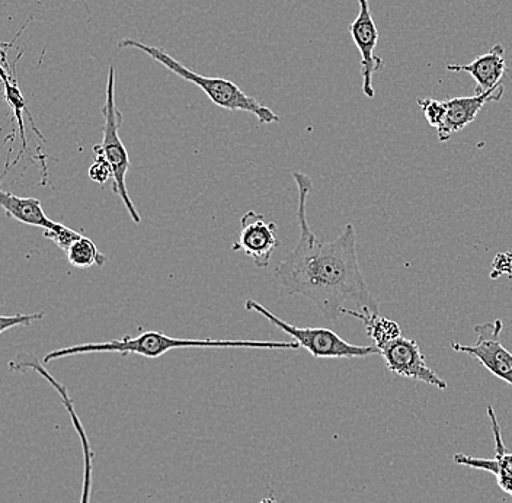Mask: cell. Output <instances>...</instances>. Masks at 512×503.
Instances as JSON below:
<instances>
[{"instance_id":"1","label":"cell","mask_w":512,"mask_h":503,"mask_svg":"<svg viewBox=\"0 0 512 503\" xmlns=\"http://www.w3.org/2000/svg\"><path fill=\"white\" fill-rule=\"evenodd\" d=\"M299 191L297 221L300 236L296 248L274 269L281 290L312 301L322 316L335 322L350 309L364 315L380 313L379 301L371 293L357 253V232L347 224L334 242L320 239L307 220V198L313 182L303 172L293 173Z\"/></svg>"},{"instance_id":"2","label":"cell","mask_w":512,"mask_h":503,"mask_svg":"<svg viewBox=\"0 0 512 503\" xmlns=\"http://www.w3.org/2000/svg\"><path fill=\"white\" fill-rule=\"evenodd\" d=\"M182 348H242V349H296L302 348L296 341H251V339H181L171 338L162 332H143L139 336H124L110 342L96 344H80L54 349L44 357V364L59 358L78 357L83 354H101V352H117L120 355L136 354L140 357L159 358L169 351Z\"/></svg>"},{"instance_id":"3","label":"cell","mask_w":512,"mask_h":503,"mask_svg":"<svg viewBox=\"0 0 512 503\" xmlns=\"http://www.w3.org/2000/svg\"><path fill=\"white\" fill-rule=\"evenodd\" d=\"M118 47L137 48V50L143 51L144 54L152 57L155 62L162 64L169 72L187 80V82L194 83L210 98L214 105L223 108V110L248 112V114L255 115L261 124H272L280 121V117L271 108L259 104L255 98L246 95L232 80L198 75V73L192 72L187 66L175 60L163 48L149 46V44L140 43V41L131 40V38L121 40Z\"/></svg>"},{"instance_id":"4","label":"cell","mask_w":512,"mask_h":503,"mask_svg":"<svg viewBox=\"0 0 512 503\" xmlns=\"http://www.w3.org/2000/svg\"><path fill=\"white\" fill-rule=\"evenodd\" d=\"M104 115V137L102 143L94 146L95 155H102L110 162L112 168V191L123 201L128 216L134 223L139 224L142 217L137 213L133 201L127 191V173L130 169L127 147L120 137V127L123 124V115L117 107L115 98V67L108 70L107 92H105V105L102 108Z\"/></svg>"},{"instance_id":"5","label":"cell","mask_w":512,"mask_h":503,"mask_svg":"<svg viewBox=\"0 0 512 503\" xmlns=\"http://www.w3.org/2000/svg\"><path fill=\"white\" fill-rule=\"evenodd\" d=\"M245 307L248 312H256L264 316L271 325L290 335L297 344L307 349L315 358H366L380 354V349L376 345H352L331 329L299 328L284 322L254 299L246 301Z\"/></svg>"},{"instance_id":"6","label":"cell","mask_w":512,"mask_h":503,"mask_svg":"<svg viewBox=\"0 0 512 503\" xmlns=\"http://www.w3.org/2000/svg\"><path fill=\"white\" fill-rule=\"evenodd\" d=\"M502 328L504 323L501 319L475 326V332L478 333L475 344L463 345L460 342H451V349L476 358L489 373L512 387V354L502 345Z\"/></svg>"},{"instance_id":"7","label":"cell","mask_w":512,"mask_h":503,"mask_svg":"<svg viewBox=\"0 0 512 503\" xmlns=\"http://www.w3.org/2000/svg\"><path fill=\"white\" fill-rule=\"evenodd\" d=\"M9 370L11 371H34V373L40 374L41 377L46 378L48 383L53 386V389L59 393L62 397L64 408L69 413L70 419H72L73 426H75L76 432H78L80 438V444H82L83 451V466H85V473H83V490L82 498L80 503H91V488H92V461H94L95 453L92 451L91 444H89L88 435H86L85 428H83L82 421H80L78 413H76L75 406H73L72 397H70L69 390L64 384L56 380L47 368L44 367V362L38 360L37 355L30 354V352H24V354L16 355L14 361L9 362Z\"/></svg>"},{"instance_id":"8","label":"cell","mask_w":512,"mask_h":503,"mask_svg":"<svg viewBox=\"0 0 512 503\" xmlns=\"http://www.w3.org/2000/svg\"><path fill=\"white\" fill-rule=\"evenodd\" d=\"M380 355L383 357L387 370L396 376L422 381V383L437 387L438 390H446L448 387L447 381L428 367L424 354L414 339L400 336L390 344L383 346L380 349Z\"/></svg>"},{"instance_id":"9","label":"cell","mask_w":512,"mask_h":503,"mask_svg":"<svg viewBox=\"0 0 512 503\" xmlns=\"http://www.w3.org/2000/svg\"><path fill=\"white\" fill-rule=\"evenodd\" d=\"M277 232V224L265 220L264 214L248 211L240 220L238 240L233 243L232 251L245 252L256 268H268L275 249L280 246Z\"/></svg>"},{"instance_id":"10","label":"cell","mask_w":512,"mask_h":503,"mask_svg":"<svg viewBox=\"0 0 512 503\" xmlns=\"http://www.w3.org/2000/svg\"><path fill=\"white\" fill-rule=\"evenodd\" d=\"M358 2H360V14L348 30H350L352 40L361 54V78H363L364 95L367 98H374L376 91L373 88V76L384 67L383 59L374 54L377 43H379V30H377L373 14H371L368 0H358Z\"/></svg>"},{"instance_id":"11","label":"cell","mask_w":512,"mask_h":503,"mask_svg":"<svg viewBox=\"0 0 512 503\" xmlns=\"http://www.w3.org/2000/svg\"><path fill=\"white\" fill-rule=\"evenodd\" d=\"M502 95H504V85L501 83L498 88L485 92V94L447 99L446 118H444L443 124L437 128L438 140L440 142L450 140L454 133H459L464 127L472 124L488 102L501 101Z\"/></svg>"},{"instance_id":"12","label":"cell","mask_w":512,"mask_h":503,"mask_svg":"<svg viewBox=\"0 0 512 503\" xmlns=\"http://www.w3.org/2000/svg\"><path fill=\"white\" fill-rule=\"evenodd\" d=\"M489 421H491L492 431L495 437V457L476 458L469 457L466 454H456L454 461L460 466L472 467V469L485 470V472L494 473L498 480L499 488L512 496V454L505 450L504 441H502V432L499 428L498 419H496L495 409L488 406Z\"/></svg>"},{"instance_id":"13","label":"cell","mask_w":512,"mask_h":503,"mask_svg":"<svg viewBox=\"0 0 512 503\" xmlns=\"http://www.w3.org/2000/svg\"><path fill=\"white\" fill-rule=\"evenodd\" d=\"M505 48L496 44L488 53L479 56L469 64H448V72L469 73L476 82L475 94H485L501 85V80L507 72Z\"/></svg>"},{"instance_id":"14","label":"cell","mask_w":512,"mask_h":503,"mask_svg":"<svg viewBox=\"0 0 512 503\" xmlns=\"http://www.w3.org/2000/svg\"><path fill=\"white\" fill-rule=\"evenodd\" d=\"M9 47V44H3L2 50V80L3 86H5V99L8 102L9 107H11L12 112H14V118L16 121V126H18L19 134H21L22 140V150L18 155V159H16V163L22 159V153H28V143L27 136H25V123H24V114H27L28 120H30L32 130L37 133V136L40 137L43 142H46L41 131L38 130L37 124H35L34 118H32V114L27 107V101H25V96L22 94L21 89H19L18 79H16V64H18L19 59H21L22 51H19L18 57H16L15 63L9 67L8 57H6V48ZM14 165V166H15Z\"/></svg>"},{"instance_id":"15","label":"cell","mask_w":512,"mask_h":503,"mask_svg":"<svg viewBox=\"0 0 512 503\" xmlns=\"http://www.w3.org/2000/svg\"><path fill=\"white\" fill-rule=\"evenodd\" d=\"M0 205L5 210L6 216L12 217L19 223L27 224V226L41 227L44 232L56 229L59 226L57 221L48 219L41 201L37 198L18 197V195L2 189L0 191Z\"/></svg>"},{"instance_id":"16","label":"cell","mask_w":512,"mask_h":503,"mask_svg":"<svg viewBox=\"0 0 512 503\" xmlns=\"http://www.w3.org/2000/svg\"><path fill=\"white\" fill-rule=\"evenodd\" d=\"M344 315L357 317V319L363 320L367 335L373 339L374 344H376L379 349H382L383 346L390 344V342H393L395 339L402 336L400 335V333H402V329H400L398 323L387 319V317L380 315V313L364 315V313L347 309L345 310Z\"/></svg>"},{"instance_id":"17","label":"cell","mask_w":512,"mask_h":503,"mask_svg":"<svg viewBox=\"0 0 512 503\" xmlns=\"http://www.w3.org/2000/svg\"><path fill=\"white\" fill-rule=\"evenodd\" d=\"M67 261L76 269H88L92 267H104L107 264V256L99 252L94 240L82 236L76 240L69 251L66 252Z\"/></svg>"},{"instance_id":"18","label":"cell","mask_w":512,"mask_h":503,"mask_svg":"<svg viewBox=\"0 0 512 503\" xmlns=\"http://www.w3.org/2000/svg\"><path fill=\"white\" fill-rule=\"evenodd\" d=\"M418 105L424 112L425 118H427L428 124L431 127L438 128L443 124L444 118H446V101H437V99L430 98H419Z\"/></svg>"},{"instance_id":"19","label":"cell","mask_w":512,"mask_h":503,"mask_svg":"<svg viewBox=\"0 0 512 503\" xmlns=\"http://www.w3.org/2000/svg\"><path fill=\"white\" fill-rule=\"evenodd\" d=\"M82 236L83 235H80V233L75 232V230L70 229V227L64 226L62 223H59L56 229L46 230V232H44V237H47L48 240H51L54 245L59 246L64 252L69 251L70 246Z\"/></svg>"},{"instance_id":"20","label":"cell","mask_w":512,"mask_h":503,"mask_svg":"<svg viewBox=\"0 0 512 503\" xmlns=\"http://www.w3.org/2000/svg\"><path fill=\"white\" fill-rule=\"evenodd\" d=\"M46 313H34V315H27V313H19L14 316L0 317V332L5 333L8 329L16 328V326H30L34 322L43 319Z\"/></svg>"},{"instance_id":"21","label":"cell","mask_w":512,"mask_h":503,"mask_svg":"<svg viewBox=\"0 0 512 503\" xmlns=\"http://www.w3.org/2000/svg\"><path fill=\"white\" fill-rule=\"evenodd\" d=\"M89 178L99 185H105L112 178L110 162L102 155H95V162L89 168Z\"/></svg>"},{"instance_id":"22","label":"cell","mask_w":512,"mask_h":503,"mask_svg":"<svg viewBox=\"0 0 512 503\" xmlns=\"http://www.w3.org/2000/svg\"><path fill=\"white\" fill-rule=\"evenodd\" d=\"M504 274H512V251L498 253L492 264L491 278L496 280Z\"/></svg>"},{"instance_id":"23","label":"cell","mask_w":512,"mask_h":503,"mask_svg":"<svg viewBox=\"0 0 512 503\" xmlns=\"http://www.w3.org/2000/svg\"><path fill=\"white\" fill-rule=\"evenodd\" d=\"M261 503H277V501H275L274 496H268V498H265Z\"/></svg>"}]
</instances>
